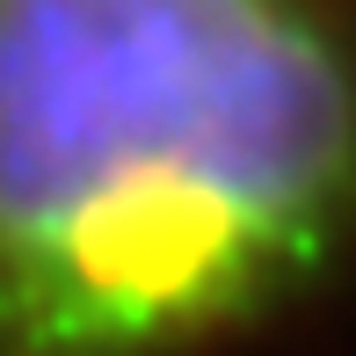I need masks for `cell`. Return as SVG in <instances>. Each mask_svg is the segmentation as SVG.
<instances>
[{
    "label": "cell",
    "instance_id": "6da1fadb",
    "mask_svg": "<svg viewBox=\"0 0 356 356\" xmlns=\"http://www.w3.org/2000/svg\"><path fill=\"white\" fill-rule=\"evenodd\" d=\"M356 284V0H0V356H254Z\"/></svg>",
    "mask_w": 356,
    "mask_h": 356
}]
</instances>
